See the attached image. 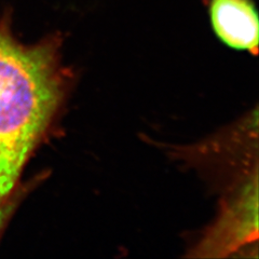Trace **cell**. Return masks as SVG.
<instances>
[{"label": "cell", "mask_w": 259, "mask_h": 259, "mask_svg": "<svg viewBox=\"0 0 259 259\" xmlns=\"http://www.w3.org/2000/svg\"><path fill=\"white\" fill-rule=\"evenodd\" d=\"M59 36L25 46L0 26V202L18 182L64 92Z\"/></svg>", "instance_id": "cell-1"}, {"label": "cell", "mask_w": 259, "mask_h": 259, "mask_svg": "<svg viewBox=\"0 0 259 259\" xmlns=\"http://www.w3.org/2000/svg\"><path fill=\"white\" fill-rule=\"evenodd\" d=\"M257 178L232 199L197 247L200 256H224L257 239Z\"/></svg>", "instance_id": "cell-2"}, {"label": "cell", "mask_w": 259, "mask_h": 259, "mask_svg": "<svg viewBox=\"0 0 259 259\" xmlns=\"http://www.w3.org/2000/svg\"><path fill=\"white\" fill-rule=\"evenodd\" d=\"M204 4L210 26L223 44L257 55L259 21L253 0H204Z\"/></svg>", "instance_id": "cell-3"}, {"label": "cell", "mask_w": 259, "mask_h": 259, "mask_svg": "<svg viewBox=\"0 0 259 259\" xmlns=\"http://www.w3.org/2000/svg\"><path fill=\"white\" fill-rule=\"evenodd\" d=\"M4 220H5V212H4V210H3L2 208H0V229H2V226H3Z\"/></svg>", "instance_id": "cell-4"}]
</instances>
